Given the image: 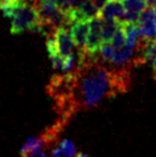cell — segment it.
I'll list each match as a JSON object with an SVG mask.
<instances>
[{
	"instance_id": "e0dca14e",
	"label": "cell",
	"mask_w": 156,
	"mask_h": 157,
	"mask_svg": "<svg viewBox=\"0 0 156 157\" xmlns=\"http://www.w3.org/2000/svg\"><path fill=\"white\" fill-rule=\"evenodd\" d=\"M93 1H94V4L96 5V7L101 10V8H102L104 5H106V2H107L108 0H93Z\"/></svg>"
},
{
	"instance_id": "5b68a950",
	"label": "cell",
	"mask_w": 156,
	"mask_h": 157,
	"mask_svg": "<svg viewBox=\"0 0 156 157\" xmlns=\"http://www.w3.org/2000/svg\"><path fill=\"white\" fill-rule=\"evenodd\" d=\"M49 36H52L54 38L57 51H59V53L62 56L67 57L71 55V54H74L75 43L72 40V37H71V33H70V29H68V26H60Z\"/></svg>"
},
{
	"instance_id": "3957f363",
	"label": "cell",
	"mask_w": 156,
	"mask_h": 157,
	"mask_svg": "<svg viewBox=\"0 0 156 157\" xmlns=\"http://www.w3.org/2000/svg\"><path fill=\"white\" fill-rule=\"evenodd\" d=\"M102 21L103 20L100 15L90 21V32L84 47V51L90 55H96L99 53L100 46L102 45V38H101Z\"/></svg>"
},
{
	"instance_id": "4fadbf2b",
	"label": "cell",
	"mask_w": 156,
	"mask_h": 157,
	"mask_svg": "<svg viewBox=\"0 0 156 157\" xmlns=\"http://www.w3.org/2000/svg\"><path fill=\"white\" fill-rule=\"evenodd\" d=\"M111 45H113L115 49H119L122 48L126 43V33L124 25L121 22H118V26H117V30L115 31V33L113 36V39H111Z\"/></svg>"
},
{
	"instance_id": "5bb4252c",
	"label": "cell",
	"mask_w": 156,
	"mask_h": 157,
	"mask_svg": "<svg viewBox=\"0 0 156 157\" xmlns=\"http://www.w3.org/2000/svg\"><path fill=\"white\" fill-rule=\"evenodd\" d=\"M123 6H124L125 10L135 12V13H142L148 7L146 0H124Z\"/></svg>"
},
{
	"instance_id": "30bf717a",
	"label": "cell",
	"mask_w": 156,
	"mask_h": 157,
	"mask_svg": "<svg viewBox=\"0 0 156 157\" xmlns=\"http://www.w3.org/2000/svg\"><path fill=\"white\" fill-rule=\"evenodd\" d=\"M102 28H101V38L102 43H110L113 39V36L118 26L117 20H110V18H102Z\"/></svg>"
},
{
	"instance_id": "52a82bcc",
	"label": "cell",
	"mask_w": 156,
	"mask_h": 157,
	"mask_svg": "<svg viewBox=\"0 0 156 157\" xmlns=\"http://www.w3.org/2000/svg\"><path fill=\"white\" fill-rule=\"evenodd\" d=\"M124 6L122 2L108 0L106 5L100 10V16L102 18H110V20H119L124 13Z\"/></svg>"
},
{
	"instance_id": "ac0fdd59",
	"label": "cell",
	"mask_w": 156,
	"mask_h": 157,
	"mask_svg": "<svg viewBox=\"0 0 156 157\" xmlns=\"http://www.w3.org/2000/svg\"><path fill=\"white\" fill-rule=\"evenodd\" d=\"M77 157H90V156L84 153H77Z\"/></svg>"
},
{
	"instance_id": "8fae6325",
	"label": "cell",
	"mask_w": 156,
	"mask_h": 157,
	"mask_svg": "<svg viewBox=\"0 0 156 157\" xmlns=\"http://www.w3.org/2000/svg\"><path fill=\"white\" fill-rule=\"evenodd\" d=\"M142 54L146 63H150L153 69V77L156 79V45L154 41H147L142 49Z\"/></svg>"
},
{
	"instance_id": "7a4b0ae2",
	"label": "cell",
	"mask_w": 156,
	"mask_h": 157,
	"mask_svg": "<svg viewBox=\"0 0 156 157\" xmlns=\"http://www.w3.org/2000/svg\"><path fill=\"white\" fill-rule=\"evenodd\" d=\"M0 10L5 17L12 18V35H21L26 31L40 32L38 14L32 2L20 0L15 4H0Z\"/></svg>"
},
{
	"instance_id": "d6986e66",
	"label": "cell",
	"mask_w": 156,
	"mask_h": 157,
	"mask_svg": "<svg viewBox=\"0 0 156 157\" xmlns=\"http://www.w3.org/2000/svg\"><path fill=\"white\" fill-rule=\"evenodd\" d=\"M113 1H118V2H123L124 0H113Z\"/></svg>"
},
{
	"instance_id": "ba28073f",
	"label": "cell",
	"mask_w": 156,
	"mask_h": 157,
	"mask_svg": "<svg viewBox=\"0 0 156 157\" xmlns=\"http://www.w3.org/2000/svg\"><path fill=\"white\" fill-rule=\"evenodd\" d=\"M49 157H77L76 147L72 141L62 140L53 146Z\"/></svg>"
},
{
	"instance_id": "9a60e30c",
	"label": "cell",
	"mask_w": 156,
	"mask_h": 157,
	"mask_svg": "<svg viewBox=\"0 0 156 157\" xmlns=\"http://www.w3.org/2000/svg\"><path fill=\"white\" fill-rule=\"evenodd\" d=\"M141 13H135V12H130V10H124L122 17L118 20L119 22L123 23H138V20L140 17Z\"/></svg>"
},
{
	"instance_id": "277c9868",
	"label": "cell",
	"mask_w": 156,
	"mask_h": 157,
	"mask_svg": "<svg viewBox=\"0 0 156 157\" xmlns=\"http://www.w3.org/2000/svg\"><path fill=\"white\" fill-rule=\"evenodd\" d=\"M138 26L145 41H152L156 38V14L153 7H147L140 14Z\"/></svg>"
},
{
	"instance_id": "2e32d148",
	"label": "cell",
	"mask_w": 156,
	"mask_h": 157,
	"mask_svg": "<svg viewBox=\"0 0 156 157\" xmlns=\"http://www.w3.org/2000/svg\"><path fill=\"white\" fill-rule=\"evenodd\" d=\"M83 0H57V2L62 8H68V7H75L82 2Z\"/></svg>"
},
{
	"instance_id": "9c48e42d",
	"label": "cell",
	"mask_w": 156,
	"mask_h": 157,
	"mask_svg": "<svg viewBox=\"0 0 156 157\" xmlns=\"http://www.w3.org/2000/svg\"><path fill=\"white\" fill-rule=\"evenodd\" d=\"M77 9L80 21L82 20L91 21L92 18L100 15V9L96 7V5L94 4L93 0H83L82 2L77 6Z\"/></svg>"
},
{
	"instance_id": "8992f818",
	"label": "cell",
	"mask_w": 156,
	"mask_h": 157,
	"mask_svg": "<svg viewBox=\"0 0 156 157\" xmlns=\"http://www.w3.org/2000/svg\"><path fill=\"white\" fill-rule=\"evenodd\" d=\"M88 32H90V21L82 20L70 25V33L75 43V46L78 49H84Z\"/></svg>"
},
{
	"instance_id": "ffe728a7",
	"label": "cell",
	"mask_w": 156,
	"mask_h": 157,
	"mask_svg": "<svg viewBox=\"0 0 156 157\" xmlns=\"http://www.w3.org/2000/svg\"><path fill=\"white\" fill-rule=\"evenodd\" d=\"M154 10H155V14H156V5L154 6Z\"/></svg>"
},
{
	"instance_id": "6da1fadb",
	"label": "cell",
	"mask_w": 156,
	"mask_h": 157,
	"mask_svg": "<svg viewBox=\"0 0 156 157\" xmlns=\"http://www.w3.org/2000/svg\"><path fill=\"white\" fill-rule=\"evenodd\" d=\"M131 83L130 68L110 66L96 55L79 49L76 69L54 75L46 92L54 101L59 118L69 123L78 111L93 108L104 99L126 93Z\"/></svg>"
},
{
	"instance_id": "44dd1931",
	"label": "cell",
	"mask_w": 156,
	"mask_h": 157,
	"mask_svg": "<svg viewBox=\"0 0 156 157\" xmlns=\"http://www.w3.org/2000/svg\"><path fill=\"white\" fill-rule=\"evenodd\" d=\"M153 41H154V44L156 45V38H155V39H154V40H153Z\"/></svg>"
},
{
	"instance_id": "7c38bea8",
	"label": "cell",
	"mask_w": 156,
	"mask_h": 157,
	"mask_svg": "<svg viewBox=\"0 0 156 157\" xmlns=\"http://www.w3.org/2000/svg\"><path fill=\"white\" fill-rule=\"evenodd\" d=\"M115 52H116V49L111 45V43H102V45L100 46L99 49L100 60H102L104 63L111 64L113 59L115 56Z\"/></svg>"
}]
</instances>
